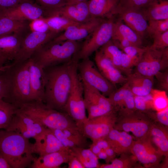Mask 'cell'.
<instances>
[{
  "label": "cell",
  "mask_w": 168,
  "mask_h": 168,
  "mask_svg": "<svg viewBox=\"0 0 168 168\" xmlns=\"http://www.w3.org/2000/svg\"><path fill=\"white\" fill-rule=\"evenodd\" d=\"M72 61L44 68L45 84L43 102L48 107L62 112H65L71 88Z\"/></svg>",
  "instance_id": "6da1fadb"
},
{
  "label": "cell",
  "mask_w": 168,
  "mask_h": 168,
  "mask_svg": "<svg viewBox=\"0 0 168 168\" xmlns=\"http://www.w3.org/2000/svg\"><path fill=\"white\" fill-rule=\"evenodd\" d=\"M30 59L2 66L6 71L7 82L6 96L2 100L17 108L33 101L30 81Z\"/></svg>",
  "instance_id": "7a4b0ae2"
},
{
  "label": "cell",
  "mask_w": 168,
  "mask_h": 168,
  "mask_svg": "<svg viewBox=\"0 0 168 168\" xmlns=\"http://www.w3.org/2000/svg\"><path fill=\"white\" fill-rule=\"evenodd\" d=\"M34 144L16 132L0 130V153L12 168L30 167L35 159Z\"/></svg>",
  "instance_id": "3957f363"
},
{
  "label": "cell",
  "mask_w": 168,
  "mask_h": 168,
  "mask_svg": "<svg viewBox=\"0 0 168 168\" xmlns=\"http://www.w3.org/2000/svg\"><path fill=\"white\" fill-rule=\"evenodd\" d=\"M82 44L78 41H50L36 51L30 58L44 68L67 63L72 60Z\"/></svg>",
  "instance_id": "277c9868"
},
{
  "label": "cell",
  "mask_w": 168,
  "mask_h": 168,
  "mask_svg": "<svg viewBox=\"0 0 168 168\" xmlns=\"http://www.w3.org/2000/svg\"><path fill=\"white\" fill-rule=\"evenodd\" d=\"M17 108L50 129L63 130L77 127L66 113L50 108L43 102L32 101L21 105Z\"/></svg>",
  "instance_id": "5b68a950"
},
{
  "label": "cell",
  "mask_w": 168,
  "mask_h": 168,
  "mask_svg": "<svg viewBox=\"0 0 168 168\" xmlns=\"http://www.w3.org/2000/svg\"><path fill=\"white\" fill-rule=\"evenodd\" d=\"M78 62L72 60L71 63L72 86L64 111L74 120L81 131L87 117L84 102L83 84L78 72Z\"/></svg>",
  "instance_id": "8992f818"
},
{
  "label": "cell",
  "mask_w": 168,
  "mask_h": 168,
  "mask_svg": "<svg viewBox=\"0 0 168 168\" xmlns=\"http://www.w3.org/2000/svg\"><path fill=\"white\" fill-rule=\"evenodd\" d=\"M114 21L112 17L101 22L91 34L73 59L79 61L89 58L94 52L112 39Z\"/></svg>",
  "instance_id": "52a82bcc"
},
{
  "label": "cell",
  "mask_w": 168,
  "mask_h": 168,
  "mask_svg": "<svg viewBox=\"0 0 168 168\" xmlns=\"http://www.w3.org/2000/svg\"><path fill=\"white\" fill-rule=\"evenodd\" d=\"M153 124L147 115L136 110L132 113L118 115L114 128L127 133H131L137 140L148 137Z\"/></svg>",
  "instance_id": "ba28073f"
},
{
  "label": "cell",
  "mask_w": 168,
  "mask_h": 168,
  "mask_svg": "<svg viewBox=\"0 0 168 168\" xmlns=\"http://www.w3.org/2000/svg\"><path fill=\"white\" fill-rule=\"evenodd\" d=\"M77 67L82 82L98 90L104 96L108 97L116 90L115 85L103 76L89 57L78 62Z\"/></svg>",
  "instance_id": "9c48e42d"
},
{
  "label": "cell",
  "mask_w": 168,
  "mask_h": 168,
  "mask_svg": "<svg viewBox=\"0 0 168 168\" xmlns=\"http://www.w3.org/2000/svg\"><path fill=\"white\" fill-rule=\"evenodd\" d=\"M168 65V47L159 50L147 47L135 66V72L153 78L158 72L166 68Z\"/></svg>",
  "instance_id": "30bf717a"
},
{
  "label": "cell",
  "mask_w": 168,
  "mask_h": 168,
  "mask_svg": "<svg viewBox=\"0 0 168 168\" xmlns=\"http://www.w3.org/2000/svg\"><path fill=\"white\" fill-rule=\"evenodd\" d=\"M82 83L84 102L88 113L87 119L98 117L115 111L108 97L86 84Z\"/></svg>",
  "instance_id": "8fae6325"
},
{
  "label": "cell",
  "mask_w": 168,
  "mask_h": 168,
  "mask_svg": "<svg viewBox=\"0 0 168 168\" xmlns=\"http://www.w3.org/2000/svg\"><path fill=\"white\" fill-rule=\"evenodd\" d=\"M53 9L43 7L32 0L23 2L15 7L0 11V16L17 20L31 21L52 15Z\"/></svg>",
  "instance_id": "7c38bea8"
},
{
  "label": "cell",
  "mask_w": 168,
  "mask_h": 168,
  "mask_svg": "<svg viewBox=\"0 0 168 168\" xmlns=\"http://www.w3.org/2000/svg\"><path fill=\"white\" fill-rule=\"evenodd\" d=\"M117 116V113L114 111L98 117L87 118L81 132L92 142L105 138L114 128Z\"/></svg>",
  "instance_id": "4fadbf2b"
},
{
  "label": "cell",
  "mask_w": 168,
  "mask_h": 168,
  "mask_svg": "<svg viewBox=\"0 0 168 168\" xmlns=\"http://www.w3.org/2000/svg\"><path fill=\"white\" fill-rule=\"evenodd\" d=\"M61 33L52 31L45 33L29 32L23 38L19 50L11 64L29 59L38 49Z\"/></svg>",
  "instance_id": "5bb4252c"
},
{
  "label": "cell",
  "mask_w": 168,
  "mask_h": 168,
  "mask_svg": "<svg viewBox=\"0 0 168 168\" xmlns=\"http://www.w3.org/2000/svg\"><path fill=\"white\" fill-rule=\"evenodd\" d=\"M47 128L32 116L17 108L9 125L5 129L18 133L27 139H35Z\"/></svg>",
  "instance_id": "9a60e30c"
},
{
  "label": "cell",
  "mask_w": 168,
  "mask_h": 168,
  "mask_svg": "<svg viewBox=\"0 0 168 168\" xmlns=\"http://www.w3.org/2000/svg\"><path fill=\"white\" fill-rule=\"evenodd\" d=\"M131 153L138 162L146 168L158 166L163 156L148 137L134 141Z\"/></svg>",
  "instance_id": "2e32d148"
},
{
  "label": "cell",
  "mask_w": 168,
  "mask_h": 168,
  "mask_svg": "<svg viewBox=\"0 0 168 168\" xmlns=\"http://www.w3.org/2000/svg\"><path fill=\"white\" fill-rule=\"evenodd\" d=\"M105 19L103 18H94L88 21L72 26L51 41L57 43L82 40L90 35Z\"/></svg>",
  "instance_id": "e0dca14e"
},
{
  "label": "cell",
  "mask_w": 168,
  "mask_h": 168,
  "mask_svg": "<svg viewBox=\"0 0 168 168\" xmlns=\"http://www.w3.org/2000/svg\"><path fill=\"white\" fill-rule=\"evenodd\" d=\"M134 95L125 82L119 88L115 90L108 97L114 110L118 115L125 114L136 111Z\"/></svg>",
  "instance_id": "ac0fdd59"
},
{
  "label": "cell",
  "mask_w": 168,
  "mask_h": 168,
  "mask_svg": "<svg viewBox=\"0 0 168 168\" xmlns=\"http://www.w3.org/2000/svg\"><path fill=\"white\" fill-rule=\"evenodd\" d=\"M29 72L33 101L43 102L45 84L44 68L30 58Z\"/></svg>",
  "instance_id": "d6986e66"
},
{
  "label": "cell",
  "mask_w": 168,
  "mask_h": 168,
  "mask_svg": "<svg viewBox=\"0 0 168 168\" xmlns=\"http://www.w3.org/2000/svg\"><path fill=\"white\" fill-rule=\"evenodd\" d=\"M94 59L99 71L111 83L115 85L126 82V77L100 50L95 52Z\"/></svg>",
  "instance_id": "ffe728a7"
},
{
  "label": "cell",
  "mask_w": 168,
  "mask_h": 168,
  "mask_svg": "<svg viewBox=\"0 0 168 168\" xmlns=\"http://www.w3.org/2000/svg\"><path fill=\"white\" fill-rule=\"evenodd\" d=\"M34 153L39 156L58 151L69 150L62 144L49 128H47L35 139Z\"/></svg>",
  "instance_id": "44dd1931"
},
{
  "label": "cell",
  "mask_w": 168,
  "mask_h": 168,
  "mask_svg": "<svg viewBox=\"0 0 168 168\" xmlns=\"http://www.w3.org/2000/svg\"><path fill=\"white\" fill-rule=\"evenodd\" d=\"M26 35L14 34L0 37V68L7 61L13 60Z\"/></svg>",
  "instance_id": "7402d4cb"
},
{
  "label": "cell",
  "mask_w": 168,
  "mask_h": 168,
  "mask_svg": "<svg viewBox=\"0 0 168 168\" xmlns=\"http://www.w3.org/2000/svg\"><path fill=\"white\" fill-rule=\"evenodd\" d=\"M109 146L117 154L131 153L134 140L129 134L114 128L105 138Z\"/></svg>",
  "instance_id": "603a6c76"
},
{
  "label": "cell",
  "mask_w": 168,
  "mask_h": 168,
  "mask_svg": "<svg viewBox=\"0 0 168 168\" xmlns=\"http://www.w3.org/2000/svg\"><path fill=\"white\" fill-rule=\"evenodd\" d=\"M118 15L119 20L142 38L147 34L148 21L140 10H128L123 11Z\"/></svg>",
  "instance_id": "cb8c5ba5"
},
{
  "label": "cell",
  "mask_w": 168,
  "mask_h": 168,
  "mask_svg": "<svg viewBox=\"0 0 168 168\" xmlns=\"http://www.w3.org/2000/svg\"><path fill=\"white\" fill-rule=\"evenodd\" d=\"M72 155L69 150L58 151L39 156L35 158L30 167L32 168H57L68 163Z\"/></svg>",
  "instance_id": "d4e9b609"
},
{
  "label": "cell",
  "mask_w": 168,
  "mask_h": 168,
  "mask_svg": "<svg viewBox=\"0 0 168 168\" xmlns=\"http://www.w3.org/2000/svg\"><path fill=\"white\" fill-rule=\"evenodd\" d=\"M125 82L135 96H146L153 88V78L148 77L136 72L127 75Z\"/></svg>",
  "instance_id": "484cf974"
},
{
  "label": "cell",
  "mask_w": 168,
  "mask_h": 168,
  "mask_svg": "<svg viewBox=\"0 0 168 168\" xmlns=\"http://www.w3.org/2000/svg\"><path fill=\"white\" fill-rule=\"evenodd\" d=\"M29 21L0 16V37L14 34L26 35L30 30Z\"/></svg>",
  "instance_id": "4316f807"
},
{
  "label": "cell",
  "mask_w": 168,
  "mask_h": 168,
  "mask_svg": "<svg viewBox=\"0 0 168 168\" xmlns=\"http://www.w3.org/2000/svg\"><path fill=\"white\" fill-rule=\"evenodd\" d=\"M148 21L168 19V0H156L140 10Z\"/></svg>",
  "instance_id": "83f0119b"
},
{
  "label": "cell",
  "mask_w": 168,
  "mask_h": 168,
  "mask_svg": "<svg viewBox=\"0 0 168 168\" xmlns=\"http://www.w3.org/2000/svg\"><path fill=\"white\" fill-rule=\"evenodd\" d=\"M119 0H90L88 1V4L91 16L93 18L112 17V12Z\"/></svg>",
  "instance_id": "f1b7e54d"
},
{
  "label": "cell",
  "mask_w": 168,
  "mask_h": 168,
  "mask_svg": "<svg viewBox=\"0 0 168 168\" xmlns=\"http://www.w3.org/2000/svg\"><path fill=\"white\" fill-rule=\"evenodd\" d=\"M148 137L156 146L159 152L163 156H167L168 137L167 128L153 123Z\"/></svg>",
  "instance_id": "f546056e"
},
{
  "label": "cell",
  "mask_w": 168,
  "mask_h": 168,
  "mask_svg": "<svg viewBox=\"0 0 168 168\" xmlns=\"http://www.w3.org/2000/svg\"><path fill=\"white\" fill-rule=\"evenodd\" d=\"M65 135L62 141L67 148L78 147L86 148L89 146L87 138L80 131L77 127L62 130Z\"/></svg>",
  "instance_id": "4dcf8cb0"
},
{
  "label": "cell",
  "mask_w": 168,
  "mask_h": 168,
  "mask_svg": "<svg viewBox=\"0 0 168 168\" xmlns=\"http://www.w3.org/2000/svg\"><path fill=\"white\" fill-rule=\"evenodd\" d=\"M114 36H120L128 40L133 45L142 47V38L119 19L114 22L112 37Z\"/></svg>",
  "instance_id": "1f68e13d"
},
{
  "label": "cell",
  "mask_w": 168,
  "mask_h": 168,
  "mask_svg": "<svg viewBox=\"0 0 168 168\" xmlns=\"http://www.w3.org/2000/svg\"><path fill=\"white\" fill-rule=\"evenodd\" d=\"M70 153L77 158L85 168H99L98 159L89 148L75 147L69 149Z\"/></svg>",
  "instance_id": "d6a6232c"
},
{
  "label": "cell",
  "mask_w": 168,
  "mask_h": 168,
  "mask_svg": "<svg viewBox=\"0 0 168 168\" xmlns=\"http://www.w3.org/2000/svg\"><path fill=\"white\" fill-rule=\"evenodd\" d=\"M58 15L75 22L83 23L92 18H90L82 13L74 5H66L57 9L54 15Z\"/></svg>",
  "instance_id": "836d02e7"
},
{
  "label": "cell",
  "mask_w": 168,
  "mask_h": 168,
  "mask_svg": "<svg viewBox=\"0 0 168 168\" xmlns=\"http://www.w3.org/2000/svg\"><path fill=\"white\" fill-rule=\"evenodd\" d=\"M43 18L48 26L50 31L57 32H61L72 26L81 23L58 15Z\"/></svg>",
  "instance_id": "e575fe53"
},
{
  "label": "cell",
  "mask_w": 168,
  "mask_h": 168,
  "mask_svg": "<svg viewBox=\"0 0 168 168\" xmlns=\"http://www.w3.org/2000/svg\"><path fill=\"white\" fill-rule=\"evenodd\" d=\"M100 49L99 50L120 71L123 53L122 50L114 43L111 40Z\"/></svg>",
  "instance_id": "d590c367"
},
{
  "label": "cell",
  "mask_w": 168,
  "mask_h": 168,
  "mask_svg": "<svg viewBox=\"0 0 168 168\" xmlns=\"http://www.w3.org/2000/svg\"><path fill=\"white\" fill-rule=\"evenodd\" d=\"M156 0H119L112 16L128 10H140Z\"/></svg>",
  "instance_id": "8d00e7d4"
},
{
  "label": "cell",
  "mask_w": 168,
  "mask_h": 168,
  "mask_svg": "<svg viewBox=\"0 0 168 168\" xmlns=\"http://www.w3.org/2000/svg\"><path fill=\"white\" fill-rule=\"evenodd\" d=\"M138 162L135 157L132 155L127 153L121 154L120 157L114 158L111 161L110 164L100 165V168H130L134 167Z\"/></svg>",
  "instance_id": "74e56055"
},
{
  "label": "cell",
  "mask_w": 168,
  "mask_h": 168,
  "mask_svg": "<svg viewBox=\"0 0 168 168\" xmlns=\"http://www.w3.org/2000/svg\"><path fill=\"white\" fill-rule=\"evenodd\" d=\"M17 109L12 104L0 100V129L7 128Z\"/></svg>",
  "instance_id": "f35d334b"
},
{
  "label": "cell",
  "mask_w": 168,
  "mask_h": 168,
  "mask_svg": "<svg viewBox=\"0 0 168 168\" xmlns=\"http://www.w3.org/2000/svg\"><path fill=\"white\" fill-rule=\"evenodd\" d=\"M150 94L152 97L153 110L159 112L168 107V98L166 92L152 88Z\"/></svg>",
  "instance_id": "ab89813d"
},
{
  "label": "cell",
  "mask_w": 168,
  "mask_h": 168,
  "mask_svg": "<svg viewBox=\"0 0 168 168\" xmlns=\"http://www.w3.org/2000/svg\"><path fill=\"white\" fill-rule=\"evenodd\" d=\"M148 21L147 34L152 37L168 30V19Z\"/></svg>",
  "instance_id": "60d3db41"
},
{
  "label": "cell",
  "mask_w": 168,
  "mask_h": 168,
  "mask_svg": "<svg viewBox=\"0 0 168 168\" xmlns=\"http://www.w3.org/2000/svg\"><path fill=\"white\" fill-rule=\"evenodd\" d=\"M134 100L136 110L144 113L153 110L152 97L150 94L145 96L134 95Z\"/></svg>",
  "instance_id": "b9f144b4"
},
{
  "label": "cell",
  "mask_w": 168,
  "mask_h": 168,
  "mask_svg": "<svg viewBox=\"0 0 168 168\" xmlns=\"http://www.w3.org/2000/svg\"><path fill=\"white\" fill-rule=\"evenodd\" d=\"M140 59L130 56L123 52L121 63V72H124L127 75L132 73V68L136 66Z\"/></svg>",
  "instance_id": "7bdbcfd3"
},
{
  "label": "cell",
  "mask_w": 168,
  "mask_h": 168,
  "mask_svg": "<svg viewBox=\"0 0 168 168\" xmlns=\"http://www.w3.org/2000/svg\"><path fill=\"white\" fill-rule=\"evenodd\" d=\"M152 38L153 41L152 44L149 46L150 48L163 50L168 47V30Z\"/></svg>",
  "instance_id": "ee69618b"
},
{
  "label": "cell",
  "mask_w": 168,
  "mask_h": 168,
  "mask_svg": "<svg viewBox=\"0 0 168 168\" xmlns=\"http://www.w3.org/2000/svg\"><path fill=\"white\" fill-rule=\"evenodd\" d=\"M29 27L30 31L41 33L50 31L48 26L43 17L30 21Z\"/></svg>",
  "instance_id": "f6af8a7d"
},
{
  "label": "cell",
  "mask_w": 168,
  "mask_h": 168,
  "mask_svg": "<svg viewBox=\"0 0 168 168\" xmlns=\"http://www.w3.org/2000/svg\"><path fill=\"white\" fill-rule=\"evenodd\" d=\"M36 3L46 8L55 9L66 5V0H35Z\"/></svg>",
  "instance_id": "bcb514c9"
},
{
  "label": "cell",
  "mask_w": 168,
  "mask_h": 168,
  "mask_svg": "<svg viewBox=\"0 0 168 168\" xmlns=\"http://www.w3.org/2000/svg\"><path fill=\"white\" fill-rule=\"evenodd\" d=\"M145 114L155 117V119L161 124L168 127V107L160 111L154 113L149 111L144 113Z\"/></svg>",
  "instance_id": "7dc6e473"
},
{
  "label": "cell",
  "mask_w": 168,
  "mask_h": 168,
  "mask_svg": "<svg viewBox=\"0 0 168 168\" xmlns=\"http://www.w3.org/2000/svg\"><path fill=\"white\" fill-rule=\"evenodd\" d=\"M147 49V47L143 48L135 45H131L123 48L121 50L124 53L130 56L140 58Z\"/></svg>",
  "instance_id": "c3c4849f"
},
{
  "label": "cell",
  "mask_w": 168,
  "mask_h": 168,
  "mask_svg": "<svg viewBox=\"0 0 168 168\" xmlns=\"http://www.w3.org/2000/svg\"><path fill=\"white\" fill-rule=\"evenodd\" d=\"M159 87L161 90L168 91V71L166 70L165 72L160 71L156 75Z\"/></svg>",
  "instance_id": "681fc988"
},
{
  "label": "cell",
  "mask_w": 168,
  "mask_h": 168,
  "mask_svg": "<svg viewBox=\"0 0 168 168\" xmlns=\"http://www.w3.org/2000/svg\"><path fill=\"white\" fill-rule=\"evenodd\" d=\"M7 82L6 72L2 67L0 68V100L5 97L7 89Z\"/></svg>",
  "instance_id": "f907efd6"
},
{
  "label": "cell",
  "mask_w": 168,
  "mask_h": 168,
  "mask_svg": "<svg viewBox=\"0 0 168 168\" xmlns=\"http://www.w3.org/2000/svg\"><path fill=\"white\" fill-rule=\"evenodd\" d=\"M77 8L85 16L90 18H93L91 16L89 10L88 1L86 0L79 2L74 4Z\"/></svg>",
  "instance_id": "816d5d0a"
},
{
  "label": "cell",
  "mask_w": 168,
  "mask_h": 168,
  "mask_svg": "<svg viewBox=\"0 0 168 168\" xmlns=\"http://www.w3.org/2000/svg\"><path fill=\"white\" fill-rule=\"evenodd\" d=\"M26 0H0V11L14 7Z\"/></svg>",
  "instance_id": "f5cc1de1"
},
{
  "label": "cell",
  "mask_w": 168,
  "mask_h": 168,
  "mask_svg": "<svg viewBox=\"0 0 168 168\" xmlns=\"http://www.w3.org/2000/svg\"><path fill=\"white\" fill-rule=\"evenodd\" d=\"M68 163V168H85L80 161L72 155Z\"/></svg>",
  "instance_id": "db71d44e"
},
{
  "label": "cell",
  "mask_w": 168,
  "mask_h": 168,
  "mask_svg": "<svg viewBox=\"0 0 168 168\" xmlns=\"http://www.w3.org/2000/svg\"><path fill=\"white\" fill-rule=\"evenodd\" d=\"M107 155V159L106 161V164L109 163L110 162L115 158L116 153L114 150L110 147L107 148L105 150Z\"/></svg>",
  "instance_id": "11a10c76"
},
{
  "label": "cell",
  "mask_w": 168,
  "mask_h": 168,
  "mask_svg": "<svg viewBox=\"0 0 168 168\" xmlns=\"http://www.w3.org/2000/svg\"><path fill=\"white\" fill-rule=\"evenodd\" d=\"M0 168H12L7 161L0 153Z\"/></svg>",
  "instance_id": "9f6ffc18"
},
{
  "label": "cell",
  "mask_w": 168,
  "mask_h": 168,
  "mask_svg": "<svg viewBox=\"0 0 168 168\" xmlns=\"http://www.w3.org/2000/svg\"><path fill=\"white\" fill-rule=\"evenodd\" d=\"M97 156L98 159L104 160L106 161L107 159V155L105 151L103 150L100 152L97 155Z\"/></svg>",
  "instance_id": "6f0895ef"
},
{
  "label": "cell",
  "mask_w": 168,
  "mask_h": 168,
  "mask_svg": "<svg viewBox=\"0 0 168 168\" xmlns=\"http://www.w3.org/2000/svg\"><path fill=\"white\" fill-rule=\"evenodd\" d=\"M84 0H66V5H73Z\"/></svg>",
  "instance_id": "680465c9"
}]
</instances>
